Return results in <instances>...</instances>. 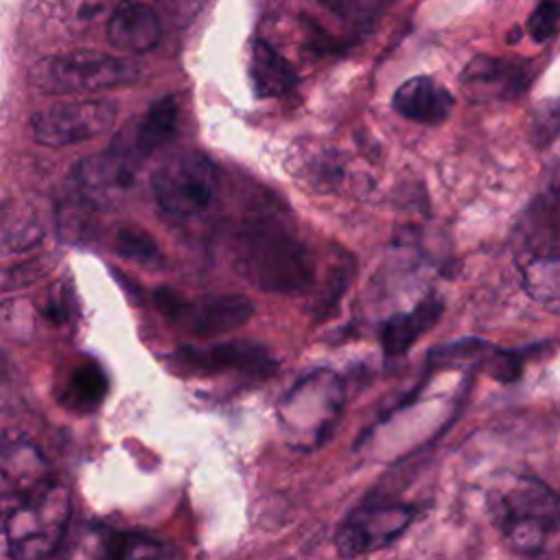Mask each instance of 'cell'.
Masks as SVG:
<instances>
[{
    "label": "cell",
    "instance_id": "1",
    "mask_svg": "<svg viewBox=\"0 0 560 560\" xmlns=\"http://www.w3.org/2000/svg\"><path fill=\"white\" fill-rule=\"evenodd\" d=\"M177 101L173 96L155 101L142 116L127 122L96 155L77 166L81 188L96 195H112L133 184L147 158L166 144L177 127Z\"/></svg>",
    "mask_w": 560,
    "mask_h": 560
},
{
    "label": "cell",
    "instance_id": "2",
    "mask_svg": "<svg viewBox=\"0 0 560 560\" xmlns=\"http://www.w3.org/2000/svg\"><path fill=\"white\" fill-rule=\"evenodd\" d=\"M236 269L258 289L302 293L315 280L308 247L278 221H254L236 238Z\"/></svg>",
    "mask_w": 560,
    "mask_h": 560
},
{
    "label": "cell",
    "instance_id": "3",
    "mask_svg": "<svg viewBox=\"0 0 560 560\" xmlns=\"http://www.w3.org/2000/svg\"><path fill=\"white\" fill-rule=\"evenodd\" d=\"M488 505L503 540L518 553L536 556L558 534V497L540 479L510 477L488 494Z\"/></svg>",
    "mask_w": 560,
    "mask_h": 560
},
{
    "label": "cell",
    "instance_id": "4",
    "mask_svg": "<svg viewBox=\"0 0 560 560\" xmlns=\"http://www.w3.org/2000/svg\"><path fill=\"white\" fill-rule=\"evenodd\" d=\"M70 523V492L55 481L9 510L7 540L15 560H46L61 545Z\"/></svg>",
    "mask_w": 560,
    "mask_h": 560
},
{
    "label": "cell",
    "instance_id": "5",
    "mask_svg": "<svg viewBox=\"0 0 560 560\" xmlns=\"http://www.w3.org/2000/svg\"><path fill=\"white\" fill-rule=\"evenodd\" d=\"M140 74L142 68L131 59L98 50H72L39 61L33 70V83L42 92L74 94L129 85Z\"/></svg>",
    "mask_w": 560,
    "mask_h": 560
},
{
    "label": "cell",
    "instance_id": "6",
    "mask_svg": "<svg viewBox=\"0 0 560 560\" xmlns=\"http://www.w3.org/2000/svg\"><path fill=\"white\" fill-rule=\"evenodd\" d=\"M343 407V383L330 370L306 374L280 400L278 416L284 433L298 444L311 446L324 440Z\"/></svg>",
    "mask_w": 560,
    "mask_h": 560
},
{
    "label": "cell",
    "instance_id": "7",
    "mask_svg": "<svg viewBox=\"0 0 560 560\" xmlns=\"http://www.w3.org/2000/svg\"><path fill=\"white\" fill-rule=\"evenodd\" d=\"M151 190L166 214L190 219L212 203L217 192V171L206 155L179 151L153 171Z\"/></svg>",
    "mask_w": 560,
    "mask_h": 560
},
{
    "label": "cell",
    "instance_id": "8",
    "mask_svg": "<svg viewBox=\"0 0 560 560\" xmlns=\"http://www.w3.org/2000/svg\"><path fill=\"white\" fill-rule=\"evenodd\" d=\"M155 304L164 319L182 332L199 339L232 332L249 322L254 306L243 295L184 298L168 289L155 293Z\"/></svg>",
    "mask_w": 560,
    "mask_h": 560
},
{
    "label": "cell",
    "instance_id": "9",
    "mask_svg": "<svg viewBox=\"0 0 560 560\" xmlns=\"http://www.w3.org/2000/svg\"><path fill=\"white\" fill-rule=\"evenodd\" d=\"M116 120V105L103 98L57 103L31 118L33 136L46 147H68L105 133Z\"/></svg>",
    "mask_w": 560,
    "mask_h": 560
},
{
    "label": "cell",
    "instance_id": "10",
    "mask_svg": "<svg viewBox=\"0 0 560 560\" xmlns=\"http://www.w3.org/2000/svg\"><path fill=\"white\" fill-rule=\"evenodd\" d=\"M416 510L402 503H370L348 514L335 536V547L343 558L378 551L394 542L411 525Z\"/></svg>",
    "mask_w": 560,
    "mask_h": 560
},
{
    "label": "cell",
    "instance_id": "11",
    "mask_svg": "<svg viewBox=\"0 0 560 560\" xmlns=\"http://www.w3.org/2000/svg\"><path fill=\"white\" fill-rule=\"evenodd\" d=\"M55 483L44 453L26 438H7L0 444V501L9 510Z\"/></svg>",
    "mask_w": 560,
    "mask_h": 560
},
{
    "label": "cell",
    "instance_id": "12",
    "mask_svg": "<svg viewBox=\"0 0 560 560\" xmlns=\"http://www.w3.org/2000/svg\"><path fill=\"white\" fill-rule=\"evenodd\" d=\"M534 79V70L523 61L492 55L472 57L462 70V88L470 101H512L521 96Z\"/></svg>",
    "mask_w": 560,
    "mask_h": 560
},
{
    "label": "cell",
    "instance_id": "13",
    "mask_svg": "<svg viewBox=\"0 0 560 560\" xmlns=\"http://www.w3.org/2000/svg\"><path fill=\"white\" fill-rule=\"evenodd\" d=\"M455 98L433 77L418 74L400 83L392 96V107L407 120L420 125H440L453 112Z\"/></svg>",
    "mask_w": 560,
    "mask_h": 560
},
{
    "label": "cell",
    "instance_id": "14",
    "mask_svg": "<svg viewBox=\"0 0 560 560\" xmlns=\"http://www.w3.org/2000/svg\"><path fill=\"white\" fill-rule=\"evenodd\" d=\"M177 365L188 368L192 374H217L225 370H265L271 365L267 352L249 341H228L210 348L182 346Z\"/></svg>",
    "mask_w": 560,
    "mask_h": 560
},
{
    "label": "cell",
    "instance_id": "15",
    "mask_svg": "<svg viewBox=\"0 0 560 560\" xmlns=\"http://www.w3.org/2000/svg\"><path fill=\"white\" fill-rule=\"evenodd\" d=\"M162 33V24L153 7L142 2L118 4L107 20V39L122 52L151 50Z\"/></svg>",
    "mask_w": 560,
    "mask_h": 560
},
{
    "label": "cell",
    "instance_id": "16",
    "mask_svg": "<svg viewBox=\"0 0 560 560\" xmlns=\"http://www.w3.org/2000/svg\"><path fill=\"white\" fill-rule=\"evenodd\" d=\"M442 315V302L427 298L411 311L389 317L381 326V348L387 357L405 354L427 330H431Z\"/></svg>",
    "mask_w": 560,
    "mask_h": 560
},
{
    "label": "cell",
    "instance_id": "17",
    "mask_svg": "<svg viewBox=\"0 0 560 560\" xmlns=\"http://www.w3.org/2000/svg\"><path fill=\"white\" fill-rule=\"evenodd\" d=\"M249 79L262 98H276L298 85L293 66L265 39H254L249 48Z\"/></svg>",
    "mask_w": 560,
    "mask_h": 560
},
{
    "label": "cell",
    "instance_id": "18",
    "mask_svg": "<svg viewBox=\"0 0 560 560\" xmlns=\"http://www.w3.org/2000/svg\"><path fill=\"white\" fill-rule=\"evenodd\" d=\"M171 547L140 532L105 529L96 536L92 560H164Z\"/></svg>",
    "mask_w": 560,
    "mask_h": 560
},
{
    "label": "cell",
    "instance_id": "19",
    "mask_svg": "<svg viewBox=\"0 0 560 560\" xmlns=\"http://www.w3.org/2000/svg\"><path fill=\"white\" fill-rule=\"evenodd\" d=\"M523 287L538 304L558 311L560 300V260L558 254H525L518 258Z\"/></svg>",
    "mask_w": 560,
    "mask_h": 560
},
{
    "label": "cell",
    "instance_id": "20",
    "mask_svg": "<svg viewBox=\"0 0 560 560\" xmlns=\"http://www.w3.org/2000/svg\"><path fill=\"white\" fill-rule=\"evenodd\" d=\"M107 392L105 374L96 365H81L72 372L68 383V398L79 409L96 407Z\"/></svg>",
    "mask_w": 560,
    "mask_h": 560
},
{
    "label": "cell",
    "instance_id": "21",
    "mask_svg": "<svg viewBox=\"0 0 560 560\" xmlns=\"http://www.w3.org/2000/svg\"><path fill=\"white\" fill-rule=\"evenodd\" d=\"M116 252L125 258L131 260H153L158 256V245L153 243V238L142 232V230H133V228H122L116 234Z\"/></svg>",
    "mask_w": 560,
    "mask_h": 560
},
{
    "label": "cell",
    "instance_id": "22",
    "mask_svg": "<svg viewBox=\"0 0 560 560\" xmlns=\"http://www.w3.org/2000/svg\"><path fill=\"white\" fill-rule=\"evenodd\" d=\"M558 18H560V7L556 2H542L538 4L529 20H527V33L534 42H547L558 33Z\"/></svg>",
    "mask_w": 560,
    "mask_h": 560
},
{
    "label": "cell",
    "instance_id": "23",
    "mask_svg": "<svg viewBox=\"0 0 560 560\" xmlns=\"http://www.w3.org/2000/svg\"><path fill=\"white\" fill-rule=\"evenodd\" d=\"M0 560H15L13 551H11V545L7 540V534L0 529Z\"/></svg>",
    "mask_w": 560,
    "mask_h": 560
}]
</instances>
